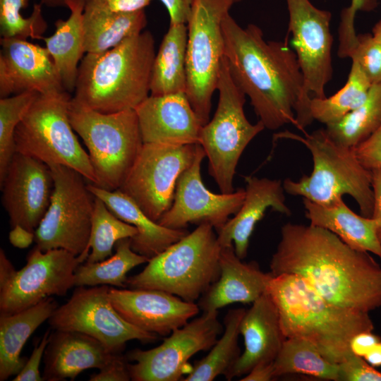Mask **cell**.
Wrapping results in <instances>:
<instances>
[{"mask_svg": "<svg viewBox=\"0 0 381 381\" xmlns=\"http://www.w3.org/2000/svg\"><path fill=\"white\" fill-rule=\"evenodd\" d=\"M224 59L235 83L247 95L265 128L293 124L298 130L314 121L311 98L296 52L284 41H267L254 24L241 27L227 13L222 22Z\"/></svg>", "mask_w": 381, "mask_h": 381, "instance_id": "obj_1", "label": "cell"}, {"mask_svg": "<svg viewBox=\"0 0 381 381\" xmlns=\"http://www.w3.org/2000/svg\"><path fill=\"white\" fill-rule=\"evenodd\" d=\"M270 268L272 276L301 277L339 306L367 313L381 308V266L370 253L352 248L327 229L284 224Z\"/></svg>", "mask_w": 381, "mask_h": 381, "instance_id": "obj_2", "label": "cell"}, {"mask_svg": "<svg viewBox=\"0 0 381 381\" xmlns=\"http://www.w3.org/2000/svg\"><path fill=\"white\" fill-rule=\"evenodd\" d=\"M266 291L278 310L286 339L310 341L333 363L353 354L350 343L355 335L374 329L369 313L327 301L298 276H272Z\"/></svg>", "mask_w": 381, "mask_h": 381, "instance_id": "obj_3", "label": "cell"}, {"mask_svg": "<svg viewBox=\"0 0 381 381\" xmlns=\"http://www.w3.org/2000/svg\"><path fill=\"white\" fill-rule=\"evenodd\" d=\"M155 54L149 30L104 52L87 53L79 65L72 100L102 113L135 109L150 95Z\"/></svg>", "mask_w": 381, "mask_h": 381, "instance_id": "obj_4", "label": "cell"}, {"mask_svg": "<svg viewBox=\"0 0 381 381\" xmlns=\"http://www.w3.org/2000/svg\"><path fill=\"white\" fill-rule=\"evenodd\" d=\"M277 136L303 143L313 161L309 176L303 175L298 181H284L285 192L322 206H332L344 195H349L357 202L361 214L372 217V172L361 164L351 147L335 142L325 128L306 133L304 137L289 131Z\"/></svg>", "mask_w": 381, "mask_h": 381, "instance_id": "obj_5", "label": "cell"}, {"mask_svg": "<svg viewBox=\"0 0 381 381\" xmlns=\"http://www.w3.org/2000/svg\"><path fill=\"white\" fill-rule=\"evenodd\" d=\"M214 229L200 224L150 258L142 272L127 277L126 287L160 290L195 302L219 277L222 246Z\"/></svg>", "mask_w": 381, "mask_h": 381, "instance_id": "obj_6", "label": "cell"}, {"mask_svg": "<svg viewBox=\"0 0 381 381\" xmlns=\"http://www.w3.org/2000/svg\"><path fill=\"white\" fill-rule=\"evenodd\" d=\"M68 116L88 150L98 186L119 189L143 144L135 110L102 113L71 99Z\"/></svg>", "mask_w": 381, "mask_h": 381, "instance_id": "obj_7", "label": "cell"}, {"mask_svg": "<svg viewBox=\"0 0 381 381\" xmlns=\"http://www.w3.org/2000/svg\"><path fill=\"white\" fill-rule=\"evenodd\" d=\"M71 99L66 91L40 94L16 129V152L36 158L48 166L73 169L98 186L89 155L82 147L70 122Z\"/></svg>", "mask_w": 381, "mask_h": 381, "instance_id": "obj_8", "label": "cell"}, {"mask_svg": "<svg viewBox=\"0 0 381 381\" xmlns=\"http://www.w3.org/2000/svg\"><path fill=\"white\" fill-rule=\"evenodd\" d=\"M217 107L211 121L202 126L198 143L209 162V173L221 193H231L239 159L250 142L265 128L251 123L244 113L246 95L235 83L223 59L217 85Z\"/></svg>", "mask_w": 381, "mask_h": 381, "instance_id": "obj_9", "label": "cell"}, {"mask_svg": "<svg viewBox=\"0 0 381 381\" xmlns=\"http://www.w3.org/2000/svg\"><path fill=\"white\" fill-rule=\"evenodd\" d=\"M234 0H195L187 23L186 95L205 125L210 121L224 56L222 22Z\"/></svg>", "mask_w": 381, "mask_h": 381, "instance_id": "obj_10", "label": "cell"}, {"mask_svg": "<svg viewBox=\"0 0 381 381\" xmlns=\"http://www.w3.org/2000/svg\"><path fill=\"white\" fill-rule=\"evenodd\" d=\"M54 190L48 210L35 231L36 246L42 251L64 249L87 260L95 196L85 178L62 165H50Z\"/></svg>", "mask_w": 381, "mask_h": 381, "instance_id": "obj_11", "label": "cell"}, {"mask_svg": "<svg viewBox=\"0 0 381 381\" xmlns=\"http://www.w3.org/2000/svg\"><path fill=\"white\" fill-rule=\"evenodd\" d=\"M198 144L143 143L119 189L158 222L171 207L178 179L195 159Z\"/></svg>", "mask_w": 381, "mask_h": 381, "instance_id": "obj_12", "label": "cell"}, {"mask_svg": "<svg viewBox=\"0 0 381 381\" xmlns=\"http://www.w3.org/2000/svg\"><path fill=\"white\" fill-rule=\"evenodd\" d=\"M109 289L108 285L77 286L49 318L51 327L89 335L114 353H121L128 341L157 339V334L138 329L120 316L111 303Z\"/></svg>", "mask_w": 381, "mask_h": 381, "instance_id": "obj_13", "label": "cell"}, {"mask_svg": "<svg viewBox=\"0 0 381 381\" xmlns=\"http://www.w3.org/2000/svg\"><path fill=\"white\" fill-rule=\"evenodd\" d=\"M78 256L64 250L42 251L36 246L25 265L0 284V315H12L52 296H64L75 286Z\"/></svg>", "mask_w": 381, "mask_h": 381, "instance_id": "obj_14", "label": "cell"}, {"mask_svg": "<svg viewBox=\"0 0 381 381\" xmlns=\"http://www.w3.org/2000/svg\"><path fill=\"white\" fill-rule=\"evenodd\" d=\"M218 311L202 315L174 330L158 346L134 349L126 358L133 381H176L181 377L188 360L196 353L213 346L222 326L217 319Z\"/></svg>", "mask_w": 381, "mask_h": 381, "instance_id": "obj_15", "label": "cell"}, {"mask_svg": "<svg viewBox=\"0 0 381 381\" xmlns=\"http://www.w3.org/2000/svg\"><path fill=\"white\" fill-rule=\"evenodd\" d=\"M289 22L288 33L304 79L306 94L325 98V87L332 78L333 37L332 13L318 8L309 0H286Z\"/></svg>", "mask_w": 381, "mask_h": 381, "instance_id": "obj_16", "label": "cell"}, {"mask_svg": "<svg viewBox=\"0 0 381 381\" xmlns=\"http://www.w3.org/2000/svg\"><path fill=\"white\" fill-rule=\"evenodd\" d=\"M206 156L198 143L193 163L178 179L171 207L158 220L165 227L180 229L188 224L208 223L217 231L241 208L246 191L239 188L231 193H214L202 179L201 164Z\"/></svg>", "mask_w": 381, "mask_h": 381, "instance_id": "obj_17", "label": "cell"}, {"mask_svg": "<svg viewBox=\"0 0 381 381\" xmlns=\"http://www.w3.org/2000/svg\"><path fill=\"white\" fill-rule=\"evenodd\" d=\"M0 186L2 205L11 227L20 225L35 232L48 210L54 190L49 167L16 152Z\"/></svg>", "mask_w": 381, "mask_h": 381, "instance_id": "obj_18", "label": "cell"}, {"mask_svg": "<svg viewBox=\"0 0 381 381\" xmlns=\"http://www.w3.org/2000/svg\"><path fill=\"white\" fill-rule=\"evenodd\" d=\"M109 296L116 312L127 322L160 336L183 327L200 308L171 294L156 289L109 286Z\"/></svg>", "mask_w": 381, "mask_h": 381, "instance_id": "obj_19", "label": "cell"}, {"mask_svg": "<svg viewBox=\"0 0 381 381\" xmlns=\"http://www.w3.org/2000/svg\"><path fill=\"white\" fill-rule=\"evenodd\" d=\"M25 91H66L45 47L27 40L1 38L0 97Z\"/></svg>", "mask_w": 381, "mask_h": 381, "instance_id": "obj_20", "label": "cell"}, {"mask_svg": "<svg viewBox=\"0 0 381 381\" xmlns=\"http://www.w3.org/2000/svg\"><path fill=\"white\" fill-rule=\"evenodd\" d=\"M135 110L143 143H198L203 124L186 93L150 95Z\"/></svg>", "mask_w": 381, "mask_h": 381, "instance_id": "obj_21", "label": "cell"}, {"mask_svg": "<svg viewBox=\"0 0 381 381\" xmlns=\"http://www.w3.org/2000/svg\"><path fill=\"white\" fill-rule=\"evenodd\" d=\"M240 334L244 351L224 375L228 380L246 375L258 364L273 363L286 339L278 310L267 291L246 310Z\"/></svg>", "mask_w": 381, "mask_h": 381, "instance_id": "obj_22", "label": "cell"}, {"mask_svg": "<svg viewBox=\"0 0 381 381\" xmlns=\"http://www.w3.org/2000/svg\"><path fill=\"white\" fill-rule=\"evenodd\" d=\"M246 194L243 202L235 216L217 231V240L223 247L234 245L236 255L241 260L248 254L250 238L257 223L268 208L289 216L286 204L283 183L279 179L245 177Z\"/></svg>", "mask_w": 381, "mask_h": 381, "instance_id": "obj_23", "label": "cell"}, {"mask_svg": "<svg viewBox=\"0 0 381 381\" xmlns=\"http://www.w3.org/2000/svg\"><path fill=\"white\" fill-rule=\"evenodd\" d=\"M219 277L200 298L198 306L203 312L218 311L234 303H252L266 292L270 272H262L255 261L243 262L234 245L222 248Z\"/></svg>", "mask_w": 381, "mask_h": 381, "instance_id": "obj_24", "label": "cell"}, {"mask_svg": "<svg viewBox=\"0 0 381 381\" xmlns=\"http://www.w3.org/2000/svg\"><path fill=\"white\" fill-rule=\"evenodd\" d=\"M114 354L89 335L54 329L44 351L42 377L48 381L74 380L85 370L101 369Z\"/></svg>", "mask_w": 381, "mask_h": 381, "instance_id": "obj_25", "label": "cell"}, {"mask_svg": "<svg viewBox=\"0 0 381 381\" xmlns=\"http://www.w3.org/2000/svg\"><path fill=\"white\" fill-rule=\"evenodd\" d=\"M87 188L118 218L136 228L137 234L131 238V248L148 259L159 254L189 233L184 229H171L153 221L120 189L110 190L91 183L87 184Z\"/></svg>", "mask_w": 381, "mask_h": 381, "instance_id": "obj_26", "label": "cell"}, {"mask_svg": "<svg viewBox=\"0 0 381 381\" xmlns=\"http://www.w3.org/2000/svg\"><path fill=\"white\" fill-rule=\"evenodd\" d=\"M310 224L330 231L353 249L368 252L381 260V242L372 217L353 212L343 198L332 206H322L303 199Z\"/></svg>", "mask_w": 381, "mask_h": 381, "instance_id": "obj_27", "label": "cell"}, {"mask_svg": "<svg viewBox=\"0 0 381 381\" xmlns=\"http://www.w3.org/2000/svg\"><path fill=\"white\" fill-rule=\"evenodd\" d=\"M147 25L145 9L113 11L97 0H85L83 29L85 53L107 51L140 33Z\"/></svg>", "mask_w": 381, "mask_h": 381, "instance_id": "obj_28", "label": "cell"}, {"mask_svg": "<svg viewBox=\"0 0 381 381\" xmlns=\"http://www.w3.org/2000/svg\"><path fill=\"white\" fill-rule=\"evenodd\" d=\"M58 307L49 297L36 305L12 315H0V380L16 375L28 358L20 356L31 334Z\"/></svg>", "mask_w": 381, "mask_h": 381, "instance_id": "obj_29", "label": "cell"}, {"mask_svg": "<svg viewBox=\"0 0 381 381\" xmlns=\"http://www.w3.org/2000/svg\"><path fill=\"white\" fill-rule=\"evenodd\" d=\"M85 0H69L66 7L70 15L66 20L55 22V32L43 37L59 75L64 90H75L80 63L85 53L83 29V13Z\"/></svg>", "mask_w": 381, "mask_h": 381, "instance_id": "obj_30", "label": "cell"}, {"mask_svg": "<svg viewBox=\"0 0 381 381\" xmlns=\"http://www.w3.org/2000/svg\"><path fill=\"white\" fill-rule=\"evenodd\" d=\"M187 39L186 24H170L155 56L150 95L186 93Z\"/></svg>", "mask_w": 381, "mask_h": 381, "instance_id": "obj_31", "label": "cell"}, {"mask_svg": "<svg viewBox=\"0 0 381 381\" xmlns=\"http://www.w3.org/2000/svg\"><path fill=\"white\" fill-rule=\"evenodd\" d=\"M115 247V254L108 259L97 262H86L85 264H80L75 271V286L111 285L124 288L127 273L150 260L131 248V238L118 241Z\"/></svg>", "mask_w": 381, "mask_h": 381, "instance_id": "obj_32", "label": "cell"}, {"mask_svg": "<svg viewBox=\"0 0 381 381\" xmlns=\"http://www.w3.org/2000/svg\"><path fill=\"white\" fill-rule=\"evenodd\" d=\"M244 308L230 310L224 318V330L210 353L191 368L185 381H212L225 375L241 356L238 340Z\"/></svg>", "mask_w": 381, "mask_h": 381, "instance_id": "obj_33", "label": "cell"}, {"mask_svg": "<svg viewBox=\"0 0 381 381\" xmlns=\"http://www.w3.org/2000/svg\"><path fill=\"white\" fill-rule=\"evenodd\" d=\"M274 377L298 373L338 381L339 365L327 360L310 341L286 338L273 363Z\"/></svg>", "mask_w": 381, "mask_h": 381, "instance_id": "obj_34", "label": "cell"}, {"mask_svg": "<svg viewBox=\"0 0 381 381\" xmlns=\"http://www.w3.org/2000/svg\"><path fill=\"white\" fill-rule=\"evenodd\" d=\"M373 84L358 64L352 61L345 85L329 97H313L310 112L314 120L328 125L341 119L367 99Z\"/></svg>", "mask_w": 381, "mask_h": 381, "instance_id": "obj_35", "label": "cell"}, {"mask_svg": "<svg viewBox=\"0 0 381 381\" xmlns=\"http://www.w3.org/2000/svg\"><path fill=\"white\" fill-rule=\"evenodd\" d=\"M381 126V83L373 84L365 101L325 130L337 143L353 147Z\"/></svg>", "mask_w": 381, "mask_h": 381, "instance_id": "obj_36", "label": "cell"}, {"mask_svg": "<svg viewBox=\"0 0 381 381\" xmlns=\"http://www.w3.org/2000/svg\"><path fill=\"white\" fill-rule=\"evenodd\" d=\"M136 228L118 218L99 198L95 196L90 238L87 247V262L102 261L112 255L116 243L133 238Z\"/></svg>", "mask_w": 381, "mask_h": 381, "instance_id": "obj_37", "label": "cell"}, {"mask_svg": "<svg viewBox=\"0 0 381 381\" xmlns=\"http://www.w3.org/2000/svg\"><path fill=\"white\" fill-rule=\"evenodd\" d=\"M39 95L25 91L0 99V182L16 153V129Z\"/></svg>", "mask_w": 381, "mask_h": 381, "instance_id": "obj_38", "label": "cell"}, {"mask_svg": "<svg viewBox=\"0 0 381 381\" xmlns=\"http://www.w3.org/2000/svg\"><path fill=\"white\" fill-rule=\"evenodd\" d=\"M29 0H0L1 38L42 40L48 25L42 9V4H35L31 15L22 16L21 10L26 8Z\"/></svg>", "mask_w": 381, "mask_h": 381, "instance_id": "obj_39", "label": "cell"}, {"mask_svg": "<svg viewBox=\"0 0 381 381\" xmlns=\"http://www.w3.org/2000/svg\"><path fill=\"white\" fill-rule=\"evenodd\" d=\"M346 57L358 64L373 85L381 83V44L371 33L357 35L343 58Z\"/></svg>", "mask_w": 381, "mask_h": 381, "instance_id": "obj_40", "label": "cell"}, {"mask_svg": "<svg viewBox=\"0 0 381 381\" xmlns=\"http://www.w3.org/2000/svg\"><path fill=\"white\" fill-rule=\"evenodd\" d=\"M338 365V381H381V372L353 353Z\"/></svg>", "mask_w": 381, "mask_h": 381, "instance_id": "obj_41", "label": "cell"}, {"mask_svg": "<svg viewBox=\"0 0 381 381\" xmlns=\"http://www.w3.org/2000/svg\"><path fill=\"white\" fill-rule=\"evenodd\" d=\"M352 149L365 168L371 171L381 167V126L370 137Z\"/></svg>", "mask_w": 381, "mask_h": 381, "instance_id": "obj_42", "label": "cell"}, {"mask_svg": "<svg viewBox=\"0 0 381 381\" xmlns=\"http://www.w3.org/2000/svg\"><path fill=\"white\" fill-rule=\"evenodd\" d=\"M49 335L50 331L47 330L40 341L36 344L30 358H28L22 370L13 379V381L44 380L43 377L40 375V365L49 341Z\"/></svg>", "mask_w": 381, "mask_h": 381, "instance_id": "obj_43", "label": "cell"}, {"mask_svg": "<svg viewBox=\"0 0 381 381\" xmlns=\"http://www.w3.org/2000/svg\"><path fill=\"white\" fill-rule=\"evenodd\" d=\"M131 380L126 359L120 353L113 358L99 372L90 375V381H128Z\"/></svg>", "mask_w": 381, "mask_h": 381, "instance_id": "obj_44", "label": "cell"}, {"mask_svg": "<svg viewBox=\"0 0 381 381\" xmlns=\"http://www.w3.org/2000/svg\"><path fill=\"white\" fill-rule=\"evenodd\" d=\"M165 6L170 24H187L195 0H159Z\"/></svg>", "mask_w": 381, "mask_h": 381, "instance_id": "obj_45", "label": "cell"}, {"mask_svg": "<svg viewBox=\"0 0 381 381\" xmlns=\"http://www.w3.org/2000/svg\"><path fill=\"white\" fill-rule=\"evenodd\" d=\"M380 340L381 337L374 334L373 331L362 332L352 338L350 349L353 354L364 358Z\"/></svg>", "mask_w": 381, "mask_h": 381, "instance_id": "obj_46", "label": "cell"}, {"mask_svg": "<svg viewBox=\"0 0 381 381\" xmlns=\"http://www.w3.org/2000/svg\"><path fill=\"white\" fill-rule=\"evenodd\" d=\"M373 191V211L372 218L377 224V234L381 242V167L371 170Z\"/></svg>", "mask_w": 381, "mask_h": 381, "instance_id": "obj_47", "label": "cell"}, {"mask_svg": "<svg viewBox=\"0 0 381 381\" xmlns=\"http://www.w3.org/2000/svg\"><path fill=\"white\" fill-rule=\"evenodd\" d=\"M109 9L116 12H132L145 9L152 0H97Z\"/></svg>", "mask_w": 381, "mask_h": 381, "instance_id": "obj_48", "label": "cell"}, {"mask_svg": "<svg viewBox=\"0 0 381 381\" xmlns=\"http://www.w3.org/2000/svg\"><path fill=\"white\" fill-rule=\"evenodd\" d=\"M11 244L18 248L24 249L29 247L35 241V232L20 225H16L8 234Z\"/></svg>", "mask_w": 381, "mask_h": 381, "instance_id": "obj_49", "label": "cell"}, {"mask_svg": "<svg viewBox=\"0 0 381 381\" xmlns=\"http://www.w3.org/2000/svg\"><path fill=\"white\" fill-rule=\"evenodd\" d=\"M274 363V362H273ZM273 363H260L253 367L241 381H270L274 378Z\"/></svg>", "mask_w": 381, "mask_h": 381, "instance_id": "obj_50", "label": "cell"}, {"mask_svg": "<svg viewBox=\"0 0 381 381\" xmlns=\"http://www.w3.org/2000/svg\"><path fill=\"white\" fill-rule=\"evenodd\" d=\"M363 358L374 368L381 366V340L368 352Z\"/></svg>", "mask_w": 381, "mask_h": 381, "instance_id": "obj_51", "label": "cell"}, {"mask_svg": "<svg viewBox=\"0 0 381 381\" xmlns=\"http://www.w3.org/2000/svg\"><path fill=\"white\" fill-rule=\"evenodd\" d=\"M377 6V0H351L350 8L354 12L358 11H371Z\"/></svg>", "mask_w": 381, "mask_h": 381, "instance_id": "obj_52", "label": "cell"}, {"mask_svg": "<svg viewBox=\"0 0 381 381\" xmlns=\"http://www.w3.org/2000/svg\"><path fill=\"white\" fill-rule=\"evenodd\" d=\"M69 0H40V3L48 7L56 8L66 6Z\"/></svg>", "mask_w": 381, "mask_h": 381, "instance_id": "obj_53", "label": "cell"}, {"mask_svg": "<svg viewBox=\"0 0 381 381\" xmlns=\"http://www.w3.org/2000/svg\"><path fill=\"white\" fill-rule=\"evenodd\" d=\"M371 34L374 39L381 44V20L375 24Z\"/></svg>", "mask_w": 381, "mask_h": 381, "instance_id": "obj_54", "label": "cell"}, {"mask_svg": "<svg viewBox=\"0 0 381 381\" xmlns=\"http://www.w3.org/2000/svg\"><path fill=\"white\" fill-rule=\"evenodd\" d=\"M234 3H238L239 1H241V0H234Z\"/></svg>", "mask_w": 381, "mask_h": 381, "instance_id": "obj_55", "label": "cell"}]
</instances>
